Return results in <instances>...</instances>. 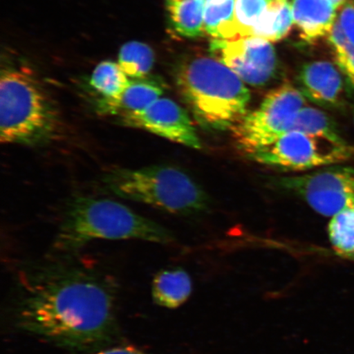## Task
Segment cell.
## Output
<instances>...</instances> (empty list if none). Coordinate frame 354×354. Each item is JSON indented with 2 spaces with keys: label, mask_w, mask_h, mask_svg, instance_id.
<instances>
[{
  "label": "cell",
  "mask_w": 354,
  "mask_h": 354,
  "mask_svg": "<svg viewBox=\"0 0 354 354\" xmlns=\"http://www.w3.org/2000/svg\"><path fill=\"white\" fill-rule=\"evenodd\" d=\"M21 329L59 346L86 349L107 342L115 327L112 286L79 270H60L33 278L16 308Z\"/></svg>",
  "instance_id": "obj_1"
},
{
  "label": "cell",
  "mask_w": 354,
  "mask_h": 354,
  "mask_svg": "<svg viewBox=\"0 0 354 354\" xmlns=\"http://www.w3.org/2000/svg\"><path fill=\"white\" fill-rule=\"evenodd\" d=\"M176 86L198 125L207 131L232 130L248 113L250 93L223 62L194 57L178 66Z\"/></svg>",
  "instance_id": "obj_2"
},
{
  "label": "cell",
  "mask_w": 354,
  "mask_h": 354,
  "mask_svg": "<svg viewBox=\"0 0 354 354\" xmlns=\"http://www.w3.org/2000/svg\"><path fill=\"white\" fill-rule=\"evenodd\" d=\"M95 240H140L167 243L171 234L162 225L137 214L122 203L81 197L66 212L55 245L73 250Z\"/></svg>",
  "instance_id": "obj_3"
},
{
  "label": "cell",
  "mask_w": 354,
  "mask_h": 354,
  "mask_svg": "<svg viewBox=\"0 0 354 354\" xmlns=\"http://www.w3.org/2000/svg\"><path fill=\"white\" fill-rule=\"evenodd\" d=\"M59 119L52 101L29 71L8 68L0 77V140L38 146L59 134Z\"/></svg>",
  "instance_id": "obj_4"
},
{
  "label": "cell",
  "mask_w": 354,
  "mask_h": 354,
  "mask_svg": "<svg viewBox=\"0 0 354 354\" xmlns=\"http://www.w3.org/2000/svg\"><path fill=\"white\" fill-rule=\"evenodd\" d=\"M103 183L106 189L118 196L170 214H196L209 205V198L203 189L192 177L175 167L117 168L105 174Z\"/></svg>",
  "instance_id": "obj_5"
},
{
  "label": "cell",
  "mask_w": 354,
  "mask_h": 354,
  "mask_svg": "<svg viewBox=\"0 0 354 354\" xmlns=\"http://www.w3.org/2000/svg\"><path fill=\"white\" fill-rule=\"evenodd\" d=\"M304 104V95L290 84L274 88L232 130L238 147L249 155L273 144L290 131Z\"/></svg>",
  "instance_id": "obj_6"
},
{
  "label": "cell",
  "mask_w": 354,
  "mask_h": 354,
  "mask_svg": "<svg viewBox=\"0 0 354 354\" xmlns=\"http://www.w3.org/2000/svg\"><path fill=\"white\" fill-rule=\"evenodd\" d=\"M348 144L291 131L267 147L248 155L261 165L291 171H307L339 165L353 156Z\"/></svg>",
  "instance_id": "obj_7"
},
{
  "label": "cell",
  "mask_w": 354,
  "mask_h": 354,
  "mask_svg": "<svg viewBox=\"0 0 354 354\" xmlns=\"http://www.w3.org/2000/svg\"><path fill=\"white\" fill-rule=\"evenodd\" d=\"M276 187L293 194L312 209L332 216L354 209V168L330 166L309 174L280 177L273 180Z\"/></svg>",
  "instance_id": "obj_8"
},
{
  "label": "cell",
  "mask_w": 354,
  "mask_h": 354,
  "mask_svg": "<svg viewBox=\"0 0 354 354\" xmlns=\"http://www.w3.org/2000/svg\"><path fill=\"white\" fill-rule=\"evenodd\" d=\"M212 48L221 53L223 63L229 68L251 86H264L273 76L276 53L266 39L254 37L231 41L216 39Z\"/></svg>",
  "instance_id": "obj_9"
},
{
  "label": "cell",
  "mask_w": 354,
  "mask_h": 354,
  "mask_svg": "<svg viewBox=\"0 0 354 354\" xmlns=\"http://www.w3.org/2000/svg\"><path fill=\"white\" fill-rule=\"evenodd\" d=\"M124 126L144 130L189 148L201 149L202 143L189 113L175 101L159 98L141 112L121 118Z\"/></svg>",
  "instance_id": "obj_10"
},
{
  "label": "cell",
  "mask_w": 354,
  "mask_h": 354,
  "mask_svg": "<svg viewBox=\"0 0 354 354\" xmlns=\"http://www.w3.org/2000/svg\"><path fill=\"white\" fill-rule=\"evenodd\" d=\"M302 94L313 103L335 107L343 92L342 75L326 61H317L304 66L299 74Z\"/></svg>",
  "instance_id": "obj_11"
},
{
  "label": "cell",
  "mask_w": 354,
  "mask_h": 354,
  "mask_svg": "<svg viewBox=\"0 0 354 354\" xmlns=\"http://www.w3.org/2000/svg\"><path fill=\"white\" fill-rule=\"evenodd\" d=\"M294 22L308 41L328 35L336 21V8L328 0H294Z\"/></svg>",
  "instance_id": "obj_12"
},
{
  "label": "cell",
  "mask_w": 354,
  "mask_h": 354,
  "mask_svg": "<svg viewBox=\"0 0 354 354\" xmlns=\"http://www.w3.org/2000/svg\"><path fill=\"white\" fill-rule=\"evenodd\" d=\"M163 91V86L156 80L147 77L131 80L120 99L99 110V112L120 115L121 118L127 115L139 113L161 98Z\"/></svg>",
  "instance_id": "obj_13"
},
{
  "label": "cell",
  "mask_w": 354,
  "mask_h": 354,
  "mask_svg": "<svg viewBox=\"0 0 354 354\" xmlns=\"http://www.w3.org/2000/svg\"><path fill=\"white\" fill-rule=\"evenodd\" d=\"M192 292V278L183 269L163 271L158 273L153 281V299L162 307H180L189 298Z\"/></svg>",
  "instance_id": "obj_14"
},
{
  "label": "cell",
  "mask_w": 354,
  "mask_h": 354,
  "mask_svg": "<svg viewBox=\"0 0 354 354\" xmlns=\"http://www.w3.org/2000/svg\"><path fill=\"white\" fill-rule=\"evenodd\" d=\"M88 83L93 91L100 96L98 105L100 110L120 99L130 80L118 64L104 61L93 71Z\"/></svg>",
  "instance_id": "obj_15"
},
{
  "label": "cell",
  "mask_w": 354,
  "mask_h": 354,
  "mask_svg": "<svg viewBox=\"0 0 354 354\" xmlns=\"http://www.w3.org/2000/svg\"><path fill=\"white\" fill-rule=\"evenodd\" d=\"M172 26L183 37H201L205 30V0H166Z\"/></svg>",
  "instance_id": "obj_16"
},
{
  "label": "cell",
  "mask_w": 354,
  "mask_h": 354,
  "mask_svg": "<svg viewBox=\"0 0 354 354\" xmlns=\"http://www.w3.org/2000/svg\"><path fill=\"white\" fill-rule=\"evenodd\" d=\"M293 24V10L289 0H272L260 17L251 37L269 42L280 41L290 33Z\"/></svg>",
  "instance_id": "obj_17"
},
{
  "label": "cell",
  "mask_w": 354,
  "mask_h": 354,
  "mask_svg": "<svg viewBox=\"0 0 354 354\" xmlns=\"http://www.w3.org/2000/svg\"><path fill=\"white\" fill-rule=\"evenodd\" d=\"M153 63L152 48L142 42H128L119 51L118 64L127 76L132 80L147 77Z\"/></svg>",
  "instance_id": "obj_18"
},
{
  "label": "cell",
  "mask_w": 354,
  "mask_h": 354,
  "mask_svg": "<svg viewBox=\"0 0 354 354\" xmlns=\"http://www.w3.org/2000/svg\"><path fill=\"white\" fill-rule=\"evenodd\" d=\"M291 131L324 137L339 144H347L328 115L315 108L304 107L301 109L292 124Z\"/></svg>",
  "instance_id": "obj_19"
},
{
  "label": "cell",
  "mask_w": 354,
  "mask_h": 354,
  "mask_svg": "<svg viewBox=\"0 0 354 354\" xmlns=\"http://www.w3.org/2000/svg\"><path fill=\"white\" fill-rule=\"evenodd\" d=\"M234 0H207L205 2V30L216 39L231 37Z\"/></svg>",
  "instance_id": "obj_20"
},
{
  "label": "cell",
  "mask_w": 354,
  "mask_h": 354,
  "mask_svg": "<svg viewBox=\"0 0 354 354\" xmlns=\"http://www.w3.org/2000/svg\"><path fill=\"white\" fill-rule=\"evenodd\" d=\"M332 247L339 256L349 259L354 254V209L332 216L328 227Z\"/></svg>",
  "instance_id": "obj_21"
},
{
  "label": "cell",
  "mask_w": 354,
  "mask_h": 354,
  "mask_svg": "<svg viewBox=\"0 0 354 354\" xmlns=\"http://www.w3.org/2000/svg\"><path fill=\"white\" fill-rule=\"evenodd\" d=\"M272 0H234L233 28L236 39L251 37Z\"/></svg>",
  "instance_id": "obj_22"
},
{
  "label": "cell",
  "mask_w": 354,
  "mask_h": 354,
  "mask_svg": "<svg viewBox=\"0 0 354 354\" xmlns=\"http://www.w3.org/2000/svg\"><path fill=\"white\" fill-rule=\"evenodd\" d=\"M328 35L336 61L354 88V46L345 37L337 19Z\"/></svg>",
  "instance_id": "obj_23"
},
{
  "label": "cell",
  "mask_w": 354,
  "mask_h": 354,
  "mask_svg": "<svg viewBox=\"0 0 354 354\" xmlns=\"http://www.w3.org/2000/svg\"><path fill=\"white\" fill-rule=\"evenodd\" d=\"M337 20L345 37L354 46V6L353 3L345 4Z\"/></svg>",
  "instance_id": "obj_24"
},
{
  "label": "cell",
  "mask_w": 354,
  "mask_h": 354,
  "mask_svg": "<svg viewBox=\"0 0 354 354\" xmlns=\"http://www.w3.org/2000/svg\"><path fill=\"white\" fill-rule=\"evenodd\" d=\"M93 354H149L131 347H115L104 349Z\"/></svg>",
  "instance_id": "obj_25"
},
{
  "label": "cell",
  "mask_w": 354,
  "mask_h": 354,
  "mask_svg": "<svg viewBox=\"0 0 354 354\" xmlns=\"http://www.w3.org/2000/svg\"><path fill=\"white\" fill-rule=\"evenodd\" d=\"M335 7L336 10L342 7L346 0H328Z\"/></svg>",
  "instance_id": "obj_26"
},
{
  "label": "cell",
  "mask_w": 354,
  "mask_h": 354,
  "mask_svg": "<svg viewBox=\"0 0 354 354\" xmlns=\"http://www.w3.org/2000/svg\"><path fill=\"white\" fill-rule=\"evenodd\" d=\"M348 259L354 260V254H353Z\"/></svg>",
  "instance_id": "obj_27"
},
{
  "label": "cell",
  "mask_w": 354,
  "mask_h": 354,
  "mask_svg": "<svg viewBox=\"0 0 354 354\" xmlns=\"http://www.w3.org/2000/svg\"><path fill=\"white\" fill-rule=\"evenodd\" d=\"M205 1L206 2V1H207V0H205Z\"/></svg>",
  "instance_id": "obj_28"
}]
</instances>
